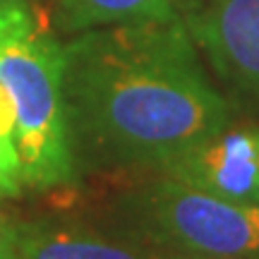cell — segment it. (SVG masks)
<instances>
[{
  "mask_svg": "<svg viewBox=\"0 0 259 259\" xmlns=\"http://www.w3.org/2000/svg\"><path fill=\"white\" fill-rule=\"evenodd\" d=\"M120 231L163 259H259V204L151 173L115 202Z\"/></svg>",
  "mask_w": 259,
  "mask_h": 259,
  "instance_id": "cell-3",
  "label": "cell"
},
{
  "mask_svg": "<svg viewBox=\"0 0 259 259\" xmlns=\"http://www.w3.org/2000/svg\"><path fill=\"white\" fill-rule=\"evenodd\" d=\"M17 259H163L127 233H106L72 221L15 223Z\"/></svg>",
  "mask_w": 259,
  "mask_h": 259,
  "instance_id": "cell-6",
  "label": "cell"
},
{
  "mask_svg": "<svg viewBox=\"0 0 259 259\" xmlns=\"http://www.w3.org/2000/svg\"><path fill=\"white\" fill-rule=\"evenodd\" d=\"M0 259H17L15 252V223L0 211Z\"/></svg>",
  "mask_w": 259,
  "mask_h": 259,
  "instance_id": "cell-9",
  "label": "cell"
},
{
  "mask_svg": "<svg viewBox=\"0 0 259 259\" xmlns=\"http://www.w3.org/2000/svg\"><path fill=\"white\" fill-rule=\"evenodd\" d=\"M63 53L77 170L156 173L233 122L180 17L89 29L63 41Z\"/></svg>",
  "mask_w": 259,
  "mask_h": 259,
  "instance_id": "cell-1",
  "label": "cell"
},
{
  "mask_svg": "<svg viewBox=\"0 0 259 259\" xmlns=\"http://www.w3.org/2000/svg\"><path fill=\"white\" fill-rule=\"evenodd\" d=\"M15 125H17V118H15L12 101H10L8 94H5V89L0 87V135L15 137Z\"/></svg>",
  "mask_w": 259,
  "mask_h": 259,
  "instance_id": "cell-10",
  "label": "cell"
},
{
  "mask_svg": "<svg viewBox=\"0 0 259 259\" xmlns=\"http://www.w3.org/2000/svg\"><path fill=\"white\" fill-rule=\"evenodd\" d=\"M63 41L29 0H0V87L15 108L24 183L36 190L70 187L77 163L63 99Z\"/></svg>",
  "mask_w": 259,
  "mask_h": 259,
  "instance_id": "cell-2",
  "label": "cell"
},
{
  "mask_svg": "<svg viewBox=\"0 0 259 259\" xmlns=\"http://www.w3.org/2000/svg\"><path fill=\"white\" fill-rule=\"evenodd\" d=\"M24 170H22V156L15 137L0 135V199L17 197L24 190Z\"/></svg>",
  "mask_w": 259,
  "mask_h": 259,
  "instance_id": "cell-8",
  "label": "cell"
},
{
  "mask_svg": "<svg viewBox=\"0 0 259 259\" xmlns=\"http://www.w3.org/2000/svg\"><path fill=\"white\" fill-rule=\"evenodd\" d=\"M51 19L60 34L74 36L89 29L178 19V0H48Z\"/></svg>",
  "mask_w": 259,
  "mask_h": 259,
  "instance_id": "cell-7",
  "label": "cell"
},
{
  "mask_svg": "<svg viewBox=\"0 0 259 259\" xmlns=\"http://www.w3.org/2000/svg\"><path fill=\"white\" fill-rule=\"evenodd\" d=\"M178 12L213 72L259 99V0H178Z\"/></svg>",
  "mask_w": 259,
  "mask_h": 259,
  "instance_id": "cell-4",
  "label": "cell"
},
{
  "mask_svg": "<svg viewBox=\"0 0 259 259\" xmlns=\"http://www.w3.org/2000/svg\"><path fill=\"white\" fill-rule=\"evenodd\" d=\"M238 204H259V127L213 132L156 170Z\"/></svg>",
  "mask_w": 259,
  "mask_h": 259,
  "instance_id": "cell-5",
  "label": "cell"
}]
</instances>
